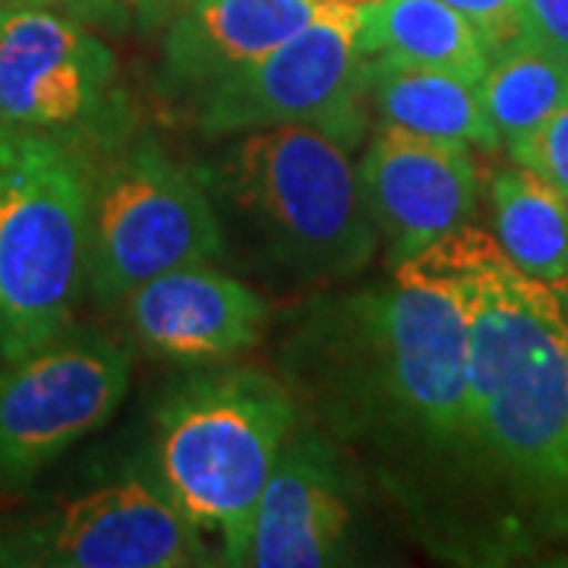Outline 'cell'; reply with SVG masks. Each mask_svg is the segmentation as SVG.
Here are the masks:
<instances>
[{
    "label": "cell",
    "instance_id": "6da1fadb",
    "mask_svg": "<svg viewBox=\"0 0 568 568\" xmlns=\"http://www.w3.org/2000/svg\"><path fill=\"white\" fill-rule=\"evenodd\" d=\"M448 244L470 320V455L540 528L568 534L566 291L518 272L470 224Z\"/></svg>",
    "mask_w": 568,
    "mask_h": 568
},
{
    "label": "cell",
    "instance_id": "7a4b0ae2",
    "mask_svg": "<svg viewBox=\"0 0 568 568\" xmlns=\"http://www.w3.org/2000/svg\"><path fill=\"white\" fill-rule=\"evenodd\" d=\"M342 335L366 405L436 452L470 455V320L448 237L342 301Z\"/></svg>",
    "mask_w": 568,
    "mask_h": 568
},
{
    "label": "cell",
    "instance_id": "3957f363",
    "mask_svg": "<svg viewBox=\"0 0 568 568\" xmlns=\"http://www.w3.org/2000/svg\"><path fill=\"white\" fill-rule=\"evenodd\" d=\"M294 426L291 392L256 366L196 369L162 398L159 477L196 528L219 534L222 566H241L260 496Z\"/></svg>",
    "mask_w": 568,
    "mask_h": 568
},
{
    "label": "cell",
    "instance_id": "277c9868",
    "mask_svg": "<svg viewBox=\"0 0 568 568\" xmlns=\"http://www.w3.org/2000/svg\"><path fill=\"white\" fill-rule=\"evenodd\" d=\"M222 186L265 253L294 278L357 275L379 250L357 164L313 126L241 133L224 155Z\"/></svg>",
    "mask_w": 568,
    "mask_h": 568
},
{
    "label": "cell",
    "instance_id": "5b68a950",
    "mask_svg": "<svg viewBox=\"0 0 568 568\" xmlns=\"http://www.w3.org/2000/svg\"><path fill=\"white\" fill-rule=\"evenodd\" d=\"M89 287V171L54 140L0 164V361L51 342Z\"/></svg>",
    "mask_w": 568,
    "mask_h": 568
},
{
    "label": "cell",
    "instance_id": "8992f818",
    "mask_svg": "<svg viewBox=\"0 0 568 568\" xmlns=\"http://www.w3.org/2000/svg\"><path fill=\"white\" fill-rule=\"evenodd\" d=\"M224 234L203 181L155 142L89 178V291L104 306L162 272L215 263Z\"/></svg>",
    "mask_w": 568,
    "mask_h": 568
},
{
    "label": "cell",
    "instance_id": "52a82bcc",
    "mask_svg": "<svg viewBox=\"0 0 568 568\" xmlns=\"http://www.w3.org/2000/svg\"><path fill=\"white\" fill-rule=\"evenodd\" d=\"M205 136L272 126H313L357 149L366 133V58L357 44V7L320 3L301 32L193 99Z\"/></svg>",
    "mask_w": 568,
    "mask_h": 568
},
{
    "label": "cell",
    "instance_id": "ba28073f",
    "mask_svg": "<svg viewBox=\"0 0 568 568\" xmlns=\"http://www.w3.org/2000/svg\"><path fill=\"white\" fill-rule=\"evenodd\" d=\"M130 388V351L67 325L51 342L0 361V487L39 480L104 426Z\"/></svg>",
    "mask_w": 568,
    "mask_h": 568
},
{
    "label": "cell",
    "instance_id": "9c48e42d",
    "mask_svg": "<svg viewBox=\"0 0 568 568\" xmlns=\"http://www.w3.org/2000/svg\"><path fill=\"white\" fill-rule=\"evenodd\" d=\"M205 534L171 499L162 477L130 470L61 499L0 534V566L190 568L212 566Z\"/></svg>",
    "mask_w": 568,
    "mask_h": 568
},
{
    "label": "cell",
    "instance_id": "30bf717a",
    "mask_svg": "<svg viewBox=\"0 0 568 568\" xmlns=\"http://www.w3.org/2000/svg\"><path fill=\"white\" fill-rule=\"evenodd\" d=\"M118 61L89 26L48 7L0 10V111L26 140L63 142L114 102Z\"/></svg>",
    "mask_w": 568,
    "mask_h": 568
},
{
    "label": "cell",
    "instance_id": "8fae6325",
    "mask_svg": "<svg viewBox=\"0 0 568 568\" xmlns=\"http://www.w3.org/2000/svg\"><path fill=\"white\" fill-rule=\"evenodd\" d=\"M366 212L398 265L474 222L480 174L465 142L379 126L357 162Z\"/></svg>",
    "mask_w": 568,
    "mask_h": 568
},
{
    "label": "cell",
    "instance_id": "7c38bea8",
    "mask_svg": "<svg viewBox=\"0 0 568 568\" xmlns=\"http://www.w3.org/2000/svg\"><path fill=\"white\" fill-rule=\"evenodd\" d=\"M152 354L181 364L237 357L263 338L268 304L215 263H193L136 284L121 304Z\"/></svg>",
    "mask_w": 568,
    "mask_h": 568
},
{
    "label": "cell",
    "instance_id": "4fadbf2b",
    "mask_svg": "<svg viewBox=\"0 0 568 568\" xmlns=\"http://www.w3.org/2000/svg\"><path fill=\"white\" fill-rule=\"evenodd\" d=\"M351 537L342 458L320 433L287 439L250 525L241 566L320 568L342 562Z\"/></svg>",
    "mask_w": 568,
    "mask_h": 568
},
{
    "label": "cell",
    "instance_id": "5bb4252c",
    "mask_svg": "<svg viewBox=\"0 0 568 568\" xmlns=\"http://www.w3.org/2000/svg\"><path fill=\"white\" fill-rule=\"evenodd\" d=\"M313 0H193L164 26L162 77L190 102L316 17Z\"/></svg>",
    "mask_w": 568,
    "mask_h": 568
},
{
    "label": "cell",
    "instance_id": "9a60e30c",
    "mask_svg": "<svg viewBox=\"0 0 568 568\" xmlns=\"http://www.w3.org/2000/svg\"><path fill=\"white\" fill-rule=\"evenodd\" d=\"M366 108L379 126H395L429 140L465 142L470 149H499L477 82L414 63L366 61Z\"/></svg>",
    "mask_w": 568,
    "mask_h": 568
},
{
    "label": "cell",
    "instance_id": "2e32d148",
    "mask_svg": "<svg viewBox=\"0 0 568 568\" xmlns=\"http://www.w3.org/2000/svg\"><path fill=\"white\" fill-rule=\"evenodd\" d=\"M357 44L366 61L414 63L480 82L489 51L477 29L443 0H373L357 7Z\"/></svg>",
    "mask_w": 568,
    "mask_h": 568
},
{
    "label": "cell",
    "instance_id": "e0dca14e",
    "mask_svg": "<svg viewBox=\"0 0 568 568\" xmlns=\"http://www.w3.org/2000/svg\"><path fill=\"white\" fill-rule=\"evenodd\" d=\"M493 241L528 278L568 287V196L530 168L511 164L489 181Z\"/></svg>",
    "mask_w": 568,
    "mask_h": 568
},
{
    "label": "cell",
    "instance_id": "ac0fdd59",
    "mask_svg": "<svg viewBox=\"0 0 568 568\" xmlns=\"http://www.w3.org/2000/svg\"><path fill=\"white\" fill-rule=\"evenodd\" d=\"M480 102L499 142L525 140L568 95V61L534 39L489 58L487 73L477 82Z\"/></svg>",
    "mask_w": 568,
    "mask_h": 568
},
{
    "label": "cell",
    "instance_id": "d6986e66",
    "mask_svg": "<svg viewBox=\"0 0 568 568\" xmlns=\"http://www.w3.org/2000/svg\"><path fill=\"white\" fill-rule=\"evenodd\" d=\"M511 162L530 168L568 196V95L525 140L508 145Z\"/></svg>",
    "mask_w": 568,
    "mask_h": 568
},
{
    "label": "cell",
    "instance_id": "ffe728a7",
    "mask_svg": "<svg viewBox=\"0 0 568 568\" xmlns=\"http://www.w3.org/2000/svg\"><path fill=\"white\" fill-rule=\"evenodd\" d=\"M455 13H462L487 44L489 58L530 39L525 0H443Z\"/></svg>",
    "mask_w": 568,
    "mask_h": 568
},
{
    "label": "cell",
    "instance_id": "44dd1931",
    "mask_svg": "<svg viewBox=\"0 0 568 568\" xmlns=\"http://www.w3.org/2000/svg\"><path fill=\"white\" fill-rule=\"evenodd\" d=\"M530 39L568 61V0H525Z\"/></svg>",
    "mask_w": 568,
    "mask_h": 568
},
{
    "label": "cell",
    "instance_id": "7402d4cb",
    "mask_svg": "<svg viewBox=\"0 0 568 568\" xmlns=\"http://www.w3.org/2000/svg\"><path fill=\"white\" fill-rule=\"evenodd\" d=\"M36 3L54 10V13H63L70 20L82 22L89 29L123 32V26H130L123 0H36Z\"/></svg>",
    "mask_w": 568,
    "mask_h": 568
},
{
    "label": "cell",
    "instance_id": "603a6c76",
    "mask_svg": "<svg viewBox=\"0 0 568 568\" xmlns=\"http://www.w3.org/2000/svg\"><path fill=\"white\" fill-rule=\"evenodd\" d=\"M193 0H123L130 22L142 32H159L178 13H183Z\"/></svg>",
    "mask_w": 568,
    "mask_h": 568
},
{
    "label": "cell",
    "instance_id": "cb8c5ba5",
    "mask_svg": "<svg viewBox=\"0 0 568 568\" xmlns=\"http://www.w3.org/2000/svg\"><path fill=\"white\" fill-rule=\"evenodd\" d=\"M26 142V136H20L10 123H7V118H3V111H0V164L10 162L17 152H20V145Z\"/></svg>",
    "mask_w": 568,
    "mask_h": 568
},
{
    "label": "cell",
    "instance_id": "d4e9b609",
    "mask_svg": "<svg viewBox=\"0 0 568 568\" xmlns=\"http://www.w3.org/2000/svg\"><path fill=\"white\" fill-rule=\"evenodd\" d=\"M313 3H342V7H366L373 0H313Z\"/></svg>",
    "mask_w": 568,
    "mask_h": 568
},
{
    "label": "cell",
    "instance_id": "484cf974",
    "mask_svg": "<svg viewBox=\"0 0 568 568\" xmlns=\"http://www.w3.org/2000/svg\"><path fill=\"white\" fill-rule=\"evenodd\" d=\"M3 7H26V3H32V7H39L36 0H0Z\"/></svg>",
    "mask_w": 568,
    "mask_h": 568
},
{
    "label": "cell",
    "instance_id": "4316f807",
    "mask_svg": "<svg viewBox=\"0 0 568 568\" xmlns=\"http://www.w3.org/2000/svg\"><path fill=\"white\" fill-rule=\"evenodd\" d=\"M566 291V287H562ZM566 345H568V294H566Z\"/></svg>",
    "mask_w": 568,
    "mask_h": 568
},
{
    "label": "cell",
    "instance_id": "83f0119b",
    "mask_svg": "<svg viewBox=\"0 0 568 568\" xmlns=\"http://www.w3.org/2000/svg\"><path fill=\"white\" fill-rule=\"evenodd\" d=\"M0 10H3V3H0Z\"/></svg>",
    "mask_w": 568,
    "mask_h": 568
}]
</instances>
